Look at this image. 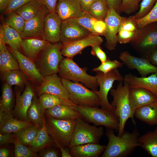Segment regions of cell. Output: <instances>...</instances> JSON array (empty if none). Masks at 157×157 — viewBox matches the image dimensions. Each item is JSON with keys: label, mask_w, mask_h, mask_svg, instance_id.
Here are the masks:
<instances>
[{"label": "cell", "mask_w": 157, "mask_h": 157, "mask_svg": "<svg viewBox=\"0 0 157 157\" xmlns=\"http://www.w3.org/2000/svg\"><path fill=\"white\" fill-rule=\"evenodd\" d=\"M104 21L97 20L94 22L93 28L96 34L99 36H104L106 29Z\"/></svg>", "instance_id": "f907efd6"}, {"label": "cell", "mask_w": 157, "mask_h": 157, "mask_svg": "<svg viewBox=\"0 0 157 157\" xmlns=\"http://www.w3.org/2000/svg\"><path fill=\"white\" fill-rule=\"evenodd\" d=\"M129 97L133 110L157 100V96L150 91L140 88H130Z\"/></svg>", "instance_id": "44dd1931"}, {"label": "cell", "mask_w": 157, "mask_h": 157, "mask_svg": "<svg viewBox=\"0 0 157 157\" xmlns=\"http://www.w3.org/2000/svg\"><path fill=\"white\" fill-rule=\"evenodd\" d=\"M109 8H112L119 14L122 0H105Z\"/></svg>", "instance_id": "11a10c76"}, {"label": "cell", "mask_w": 157, "mask_h": 157, "mask_svg": "<svg viewBox=\"0 0 157 157\" xmlns=\"http://www.w3.org/2000/svg\"><path fill=\"white\" fill-rule=\"evenodd\" d=\"M134 20L139 29L149 24L157 22V1L152 9L146 15Z\"/></svg>", "instance_id": "ab89813d"}, {"label": "cell", "mask_w": 157, "mask_h": 157, "mask_svg": "<svg viewBox=\"0 0 157 157\" xmlns=\"http://www.w3.org/2000/svg\"><path fill=\"white\" fill-rule=\"evenodd\" d=\"M99 87V91L96 92L100 100L101 108L110 111H114V108L108 101V95L115 81H124V76L117 69L112 70L107 73L96 72L95 76Z\"/></svg>", "instance_id": "30bf717a"}, {"label": "cell", "mask_w": 157, "mask_h": 157, "mask_svg": "<svg viewBox=\"0 0 157 157\" xmlns=\"http://www.w3.org/2000/svg\"><path fill=\"white\" fill-rule=\"evenodd\" d=\"M138 30L136 31L125 30L119 31L117 35L118 42L120 44H125L131 42L135 39Z\"/></svg>", "instance_id": "f6af8a7d"}, {"label": "cell", "mask_w": 157, "mask_h": 157, "mask_svg": "<svg viewBox=\"0 0 157 157\" xmlns=\"http://www.w3.org/2000/svg\"><path fill=\"white\" fill-rule=\"evenodd\" d=\"M138 11L131 16L134 19H138L145 16L152 9L157 0H142Z\"/></svg>", "instance_id": "ee69618b"}, {"label": "cell", "mask_w": 157, "mask_h": 157, "mask_svg": "<svg viewBox=\"0 0 157 157\" xmlns=\"http://www.w3.org/2000/svg\"><path fill=\"white\" fill-rule=\"evenodd\" d=\"M140 147L153 157H157V126L153 131L140 136Z\"/></svg>", "instance_id": "4dcf8cb0"}, {"label": "cell", "mask_w": 157, "mask_h": 157, "mask_svg": "<svg viewBox=\"0 0 157 157\" xmlns=\"http://www.w3.org/2000/svg\"><path fill=\"white\" fill-rule=\"evenodd\" d=\"M62 22V20L56 12L48 14L44 20V40L50 43L61 42L60 35Z\"/></svg>", "instance_id": "d6986e66"}, {"label": "cell", "mask_w": 157, "mask_h": 157, "mask_svg": "<svg viewBox=\"0 0 157 157\" xmlns=\"http://www.w3.org/2000/svg\"><path fill=\"white\" fill-rule=\"evenodd\" d=\"M0 102V116L4 113H11L13 93L11 86L6 83L3 84Z\"/></svg>", "instance_id": "836d02e7"}, {"label": "cell", "mask_w": 157, "mask_h": 157, "mask_svg": "<svg viewBox=\"0 0 157 157\" xmlns=\"http://www.w3.org/2000/svg\"><path fill=\"white\" fill-rule=\"evenodd\" d=\"M15 136L11 133L0 134V144L2 145L9 143H14Z\"/></svg>", "instance_id": "f5cc1de1"}, {"label": "cell", "mask_w": 157, "mask_h": 157, "mask_svg": "<svg viewBox=\"0 0 157 157\" xmlns=\"http://www.w3.org/2000/svg\"><path fill=\"white\" fill-rule=\"evenodd\" d=\"M124 81L130 88H140L148 90L157 96V73L148 76L138 77L129 73L124 76Z\"/></svg>", "instance_id": "603a6c76"}, {"label": "cell", "mask_w": 157, "mask_h": 157, "mask_svg": "<svg viewBox=\"0 0 157 157\" xmlns=\"http://www.w3.org/2000/svg\"><path fill=\"white\" fill-rule=\"evenodd\" d=\"M86 67H81L73 59L66 57L60 63L58 68V76L74 82H80L91 90L98 91L99 85L96 76L87 73Z\"/></svg>", "instance_id": "3957f363"}, {"label": "cell", "mask_w": 157, "mask_h": 157, "mask_svg": "<svg viewBox=\"0 0 157 157\" xmlns=\"http://www.w3.org/2000/svg\"><path fill=\"white\" fill-rule=\"evenodd\" d=\"M146 58L152 64L157 66V48Z\"/></svg>", "instance_id": "6f0895ef"}, {"label": "cell", "mask_w": 157, "mask_h": 157, "mask_svg": "<svg viewBox=\"0 0 157 157\" xmlns=\"http://www.w3.org/2000/svg\"><path fill=\"white\" fill-rule=\"evenodd\" d=\"M45 109L40 103L36 94L33 97L27 111V120L41 128L45 118Z\"/></svg>", "instance_id": "f546056e"}, {"label": "cell", "mask_w": 157, "mask_h": 157, "mask_svg": "<svg viewBox=\"0 0 157 157\" xmlns=\"http://www.w3.org/2000/svg\"><path fill=\"white\" fill-rule=\"evenodd\" d=\"M42 5L45 6L50 13L56 12V5L59 0H38Z\"/></svg>", "instance_id": "816d5d0a"}, {"label": "cell", "mask_w": 157, "mask_h": 157, "mask_svg": "<svg viewBox=\"0 0 157 157\" xmlns=\"http://www.w3.org/2000/svg\"><path fill=\"white\" fill-rule=\"evenodd\" d=\"M17 60L20 70L26 76L34 87L40 84L44 78L37 68L34 61L18 50L8 48Z\"/></svg>", "instance_id": "8fae6325"}, {"label": "cell", "mask_w": 157, "mask_h": 157, "mask_svg": "<svg viewBox=\"0 0 157 157\" xmlns=\"http://www.w3.org/2000/svg\"><path fill=\"white\" fill-rule=\"evenodd\" d=\"M84 12L80 0H59L56 5V13L62 21L78 18Z\"/></svg>", "instance_id": "ffe728a7"}, {"label": "cell", "mask_w": 157, "mask_h": 157, "mask_svg": "<svg viewBox=\"0 0 157 157\" xmlns=\"http://www.w3.org/2000/svg\"><path fill=\"white\" fill-rule=\"evenodd\" d=\"M92 47L91 54L98 58L101 63L105 62L108 57L105 53L103 51L99 45H94Z\"/></svg>", "instance_id": "681fc988"}, {"label": "cell", "mask_w": 157, "mask_h": 157, "mask_svg": "<svg viewBox=\"0 0 157 157\" xmlns=\"http://www.w3.org/2000/svg\"><path fill=\"white\" fill-rule=\"evenodd\" d=\"M9 153L8 150L5 148H1L0 149V157H7L9 156Z\"/></svg>", "instance_id": "94428289"}, {"label": "cell", "mask_w": 157, "mask_h": 157, "mask_svg": "<svg viewBox=\"0 0 157 157\" xmlns=\"http://www.w3.org/2000/svg\"><path fill=\"white\" fill-rule=\"evenodd\" d=\"M39 155L42 157H58L60 155L58 151L55 149L49 148L41 150Z\"/></svg>", "instance_id": "db71d44e"}, {"label": "cell", "mask_w": 157, "mask_h": 157, "mask_svg": "<svg viewBox=\"0 0 157 157\" xmlns=\"http://www.w3.org/2000/svg\"><path fill=\"white\" fill-rule=\"evenodd\" d=\"M42 5L38 0H32L14 11L26 21L36 15L39 11Z\"/></svg>", "instance_id": "d590c367"}, {"label": "cell", "mask_w": 157, "mask_h": 157, "mask_svg": "<svg viewBox=\"0 0 157 157\" xmlns=\"http://www.w3.org/2000/svg\"><path fill=\"white\" fill-rule=\"evenodd\" d=\"M106 146L99 144L88 143L69 148L72 157H98L103 152Z\"/></svg>", "instance_id": "4316f807"}, {"label": "cell", "mask_w": 157, "mask_h": 157, "mask_svg": "<svg viewBox=\"0 0 157 157\" xmlns=\"http://www.w3.org/2000/svg\"><path fill=\"white\" fill-rule=\"evenodd\" d=\"M15 113L22 120H27L28 109L31 103L33 97L36 94L34 87L29 81L25 85V89L22 94L17 88L15 90Z\"/></svg>", "instance_id": "ac0fdd59"}, {"label": "cell", "mask_w": 157, "mask_h": 157, "mask_svg": "<svg viewBox=\"0 0 157 157\" xmlns=\"http://www.w3.org/2000/svg\"><path fill=\"white\" fill-rule=\"evenodd\" d=\"M76 108L86 122L96 126H103L118 130L119 120L114 111L99 107L78 105L76 106Z\"/></svg>", "instance_id": "8992f818"}, {"label": "cell", "mask_w": 157, "mask_h": 157, "mask_svg": "<svg viewBox=\"0 0 157 157\" xmlns=\"http://www.w3.org/2000/svg\"><path fill=\"white\" fill-rule=\"evenodd\" d=\"M39 101L45 110L51 108L61 104L76 106V105L71 100H66L56 95L50 94H43L39 96Z\"/></svg>", "instance_id": "e575fe53"}, {"label": "cell", "mask_w": 157, "mask_h": 157, "mask_svg": "<svg viewBox=\"0 0 157 157\" xmlns=\"http://www.w3.org/2000/svg\"><path fill=\"white\" fill-rule=\"evenodd\" d=\"M1 78L4 82L12 86L16 85L22 88L29 80L19 69L10 70L0 73Z\"/></svg>", "instance_id": "d6a6232c"}, {"label": "cell", "mask_w": 157, "mask_h": 157, "mask_svg": "<svg viewBox=\"0 0 157 157\" xmlns=\"http://www.w3.org/2000/svg\"><path fill=\"white\" fill-rule=\"evenodd\" d=\"M19 69L18 62L6 46L2 32L0 31V72Z\"/></svg>", "instance_id": "484cf974"}, {"label": "cell", "mask_w": 157, "mask_h": 157, "mask_svg": "<svg viewBox=\"0 0 157 157\" xmlns=\"http://www.w3.org/2000/svg\"><path fill=\"white\" fill-rule=\"evenodd\" d=\"M92 34L81 25L75 19L62 21L60 39L63 43L74 41Z\"/></svg>", "instance_id": "e0dca14e"}, {"label": "cell", "mask_w": 157, "mask_h": 157, "mask_svg": "<svg viewBox=\"0 0 157 157\" xmlns=\"http://www.w3.org/2000/svg\"><path fill=\"white\" fill-rule=\"evenodd\" d=\"M104 133L102 127L90 125L83 119L79 118L76 120L69 148L88 143L99 144Z\"/></svg>", "instance_id": "ba28073f"}, {"label": "cell", "mask_w": 157, "mask_h": 157, "mask_svg": "<svg viewBox=\"0 0 157 157\" xmlns=\"http://www.w3.org/2000/svg\"><path fill=\"white\" fill-rule=\"evenodd\" d=\"M8 15L5 21L6 23L10 27L20 33L24 29L26 21L15 11L11 12Z\"/></svg>", "instance_id": "f35d334b"}, {"label": "cell", "mask_w": 157, "mask_h": 157, "mask_svg": "<svg viewBox=\"0 0 157 157\" xmlns=\"http://www.w3.org/2000/svg\"><path fill=\"white\" fill-rule=\"evenodd\" d=\"M62 82L69 94L70 99L76 105L99 107V97L95 90H90L79 82L61 78Z\"/></svg>", "instance_id": "52a82bcc"}, {"label": "cell", "mask_w": 157, "mask_h": 157, "mask_svg": "<svg viewBox=\"0 0 157 157\" xmlns=\"http://www.w3.org/2000/svg\"><path fill=\"white\" fill-rule=\"evenodd\" d=\"M139 53L146 57L157 48V22L139 29L135 39L130 43Z\"/></svg>", "instance_id": "9c48e42d"}, {"label": "cell", "mask_w": 157, "mask_h": 157, "mask_svg": "<svg viewBox=\"0 0 157 157\" xmlns=\"http://www.w3.org/2000/svg\"><path fill=\"white\" fill-rule=\"evenodd\" d=\"M119 58L128 68L137 70L142 77L157 73V67L152 64L146 57H136L125 51L120 53Z\"/></svg>", "instance_id": "2e32d148"}, {"label": "cell", "mask_w": 157, "mask_h": 157, "mask_svg": "<svg viewBox=\"0 0 157 157\" xmlns=\"http://www.w3.org/2000/svg\"><path fill=\"white\" fill-rule=\"evenodd\" d=\"M55 146H57L47 131L45 118L42 127L28 146L33 151L36 153L45 148Z\"/></svg>", "instance_id": "83f0119b"}, {"label": "cell", "mask_w": 157, "mask_h": 157, "mask_svg": "<svg viewBox=\"0 0 157 157\" xmlns=\"http://www.w3.org/2000/svg\"><path fill=\"white\" fill-rule=\"evenodd\" d=\"M142 0H138L140 2V1H141Z\"/></svg>", "instance_id": "6125c7cd"}, {"label": "cell", "mask_w": 157, "mask_h": 157, "mask_svg": "<svg viewBox=\"0 0 157 157\" xmlns=\"http://www.w3.org/2000/svg\"><path fill=\"white\" fill-rule=\"evenodd\" d=\"M138 0H122L120 7V12L129 14L135 12L138 8Z\"/></svg>", "instance_id": "bcb514c9"}, {"label": "cell", "mask_w": 157, "mask_h": 157, "mask_svg": "<svg viewBox=\"0 0 157 157\" xmlns=\"http://www.w3.org/2000/svg\"><path fill=\"white\" fill-rule=\"evenodd\" d=\"M34 125L28 120L14 118L12 113H4L0 116V132L1 134L15 133Z\"/></svg>", "instance_id": "7402d4cb"}, {"label": "cell", "mask_w": 157, "mask_h": 157, "mask_svg": "<svg viewBox=\"0 0 157 157\" xmlns=\"http://www.w3.org/2000/svg\"><path fill=\"white\" fill-rule=\"evenodd\" d=\"M40 129L34 125L15 133V138L22 144L28 146L36 137Z\"/></svg>", "instance_id": "8d00e7d4"}, {"label": "cell", "mask_w": 157, "mask_h": 157, "mask_svg": "<svg viewBox=\"0 0 157 157\" xmlns=\"http://www.w3.org/2000/svg\"><path fill=\"white\" fill-rule=\"evenodd\" d=\"M119 82L116 89L112 88L110 93L113 97L111 106L119 120L118 136L123 133L127 120L131 118L135 123L133 117L135 112L131 108L129 97L130 87L126 82Z\"/></svg>", "instance_id": "7a4b0ae2"}, {"label": "cell", "mask_w": 157, "mask_h": 157, "mask_svg": "<svg viewBox=\"0 0 157 157\" xmlns=\"http://www.w3.org/2000/svg\"><path fill=\"white\" fill-rule=\"evenodd\" d=\"M75 19L81 25L92 34L97 35L94 31L93 25L97 19L92 16L88 12L84 11L81 16L75 18Z\"/></svg>", "instance_id": "b9f144b4"}, {"label": "cell", "mask_w": 157, "mask_h": 157, "mask_svg": "<svg viewBox=\"0 0 157 157\" xmlns=\"http://www.w3.org/2000/svg\"><path fill=\"white\" fill-rule=\"evenodd\" d=\"M122 17L113 9L109 8L104 20L106 27L104 36L106 40L105 46L110 50H115L117 47V35Z\"/></svg>", "instance_id": "9a60e30c"}, {"label": "cell", "mask_w": 157, "mask_h": 157, "mask_svg": "<svg viewBox=\"0 0 157 157\" xmlns=\"http://www.w3.org/2000/svg\"><path fill=\"white\" fill-rule=\"evenodd\" d=\"M9 0H0V10L2 11L5 10L8 7Z\"/></svg>", "instance_id": "91938a15"}, {"label": "cell", "mask_w": 157, "mask_h": 157, "mask_svg": "<svg viewBox=\"0 0 157 157\" xmlns=\"http://www.w3.org/2000/svg\"><path fill=\"white\" fill-rule=\"evenodd\" d=\"M113 130L107 129L108 142L101 157H127L137 147H140V133L136 129L131 133L124 131L120 136L116 135Z\"/></svg>", "instance_id": "6da1fadb"}, {"label": "cell", "mask_w": 157, "mask_h": 157, "mask_svg": "<svg viewBox=\"0 0 157 157\" xmlns=\"http://www.w3.org/2000/svg\"><path fill=\"white\" fill-rule=\"evenodd\" d=\"M0 31L2 33L5 44L11 48L20 51V46L22 41L20 34L10 27L5 21L0 26Z\"/></svg>", "instance_id": "1f68e13d"}, {"label": "cell", "mask_w": 157, "mask_h": 157, "mask_svg": "<svg viewBox=\"0 0 157 157\" xmlns=\"http://www.w3.org/2000/svg\"><path fill=\"white\" fill-rule=\"evenodd\" d=\"M60 149L62 157H72L69 148L65 147L58 144H56Z\"/></svg>", "instance_id": "680465c9"}, {"label": "cell", "mask_w": 157, "mask_h": 157, "mask_svg": "<svg viewBox=\"0 0 157 157\" xmlns=\"http://www.w3.org/2000/svg\"><path fill=\"white\" fill-rule=\"evenodd\" d=\"M47 131L56 144L69 148L76 120H61L45 116Z\"/></svg>", "instance_id": "5b68a950"}, {"label": "cell", "mask_w": 157, "mask_h": 157, "mask_svg": "<svg viewBox=\"0 0 157 157\" xmlns=\"http://www.w3.org/2000/svg\"><path fill=\"white\" fill-rule=\"evenodd\" d=\"M124 64L117 60H111L108 57L106 61L101 63L99 66L93 69V72H101L104 73H107L112 70L117 69L123 67Z\"/></svg>", "instance_id": "60d3db41"}, {"label": "cell", "mask_w": 157, "mask_h": 157, "mask_svg": "<svg viewBox=\"0 0 157 157\" xmlns=\"http://www.w3.org/2000/svg\"><path fill=\"white\" fill-rule=\"evenodd\" d=\"M136 117L150 125H157V100L137 109Z\"/></svg>", "instance_id": "f1b7e54d"}, {"label": "cell", "mask_w": 157, "mask_h": 157, "mask_svg": "<svg viewBox=\"0 0 157 157\" xmlns=\"http://www.w3.org/2000/svg\"><path fill=\"white\" fill-rule=\"evenodd\" d=\"M34 88L36 94L39 96L48 93L65 100H70L68 92L62 82L61 78L57 74L44 77L40 84Z\"/></svg>", "instance_id": "7c38bea8"}, {"label": "cell", "mask_w": 157, "mask_h": 157, "mask_svg": "<svg viewBox=\"0 0 157 157\" xmlns=\"http://www.w3.org/2000/svg\"><path fill=\"white\" fill-rule=\"evenodd\" d=\"M138 30L134 19L131 16L128 17H122L119 31L125 30L131 31H136Z\"/></svg>", "instance_id": "7dc6e473"}, {"label": "cell", "mask_w": 157, "mask_h": 157, "mask_svg": "<svg viewBox=\"0 0 157 157\" xmlns=\"http://www.w3.org/2000/svg\"><path fill=\"white\" fill-rule=\"evenodd\" d=\"M15 157H35L38 156L36 153L33 151L30 147L20 142L15 138Z\"/></svg>", "instance_id": "7bdbcfd3"}, {"label": "cell", "mask_w": 157, "mask_h": 157, "mask_svg": "<svg viewBox=\"0 0 157 157\" xmlns=\"http://www.w3.org/2000/svg\"><path fill=\"white\" fill-rule=\"evenodd\" d=\"M96 0H80L82 8L84 11L88 12L93 3Z\"/></svg>", "instance_id": "9f6ffc18"}, {"label": "cell", "mask_w": 157, "mask_h": 157, "mask_svg": "<svg viewBox=\"0 0 157 157\" xmlns=\"http://www.w3.org/2000/svg\"><path fill=\"white\" fill-rule=\"evenodd\" d=\"M50 43L36 38H22L21 43L22 52L34 61L38 55Z\"/></svg>", "instance_id": "d4e9b609"}, {"label": "cell", "mask_w": 157, "mask_h": 157, "mask_svg": "<svg viewBox=\"0 0 157 157\" xmlns=\"http://www.w3.org/2000/svg\"><path fill=\"white\" fill-rule=\"evenodd\" d=\"M76 106L59 104L45 110V115L46 116L61 120H76L79 118L83 119L81 114L76 110Z\"/></svg>", "instance_id": "cb8c5ba5"}, {"label": "cell", "mask_w": 157, "mask_h": 157, "mask_svg": "<svg viewBox=\"0 0 157 157\" xmlns=\"http://www.w3.org/2000/svg\"><path fill=\"white\" fill-rule=\"evenodd\" d=\"M62 43H50L43 49L34 60L43 77L57 74L59 64L64 58L61 52Z\"/></svg>", "instance_id": "277c9868"}, {"label": "cell", "mask_w": 157, "mask_h": 157, "mask_svg": "<svg viewBox=\"0 0 157 157\" xmlns=\"http://www.w3.org/2000/svg\"><path fill=\"white\" fill-rule=\"evenodd\" d=\"M31 0H9L8 7L4 13L8 15Z\"/></svg>", "instance_id": "c3c4849f"}, {"label": "cell", "mask_w": 157, "mask_h": 157, "mask_svg": "<svg viewBox=\"0 0 157 157\" xmlns=\"http://www.w3.org/2000/svg\"><path fill=\"white\" fill-rule=\"evenodd\" d=\"M49 13L47 7L42 5L36 15L26 21L24 29L20 33L22 38H36L44 40V20Z\"/></svg>", "instance_id": "4fadbf2b"}, {"label": "cell", "mask_w": 157, "mask_h": 157, "mask_svg": "<svg viewBox=\"0 0 157 157\" xmlns=\"http://www.w3.org/2000/svg\"><path fill=\"white\" fill-rule=\"evenodd\" d=\"M109 9L105 0H96L92 5L88 12L97 20L104 21Z\"/></svg>", "instance_id": "74e56055"}, {"label": "cell", "mask_w": 157, "mask_h": 157, "mask_svg": "<svg viewBox=\"0 0 157 157\" xmlns=\"http://www.w3.org/2000/svg\"><path fill=\"white\" fill-rule=\"evenodd\" d=\"M102 38L99 35L91 34L84 38L72 42L63 43L61 48L62 55L67 58H73L81 53L86 47L96 45H101Z\"/></svg>", "instance_id": "5bb4252c"}]
</instances>
